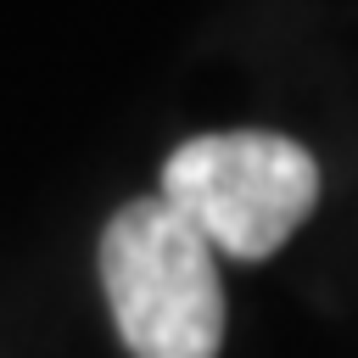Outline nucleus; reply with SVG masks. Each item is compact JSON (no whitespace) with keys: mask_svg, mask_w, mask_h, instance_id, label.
<instances>
[{"mask_svg":"<svg viewBox=\"0 0 358 358\" xmlns=\"http://www.w3.org/2000/svg\"><path fill=\"white\" fill-rule=\"evenodd\" d=\"M162 207H173L213 252L241 263L274 257L319 201L308 145L268 129H224L173 145L162 162Z\"/></svg>","mask_w":358,"mask_h":358,"instance_id":"2","label":"nucleus"},{"mask_svg":"<svg viewBox=\"0 0 358 358\" xmlns=\"http://www.w3.org/2000/svg\"><path fill=\"white\" fill-rule=\"evenodd\" d=\"M101 291L134 358H218L224 347L218 257L157 196L129 201L106 218Z\"/></svg>","mask_w":358,"mask_h":358,"instance_id":"1","label":"nucleus"}]
</instances>
